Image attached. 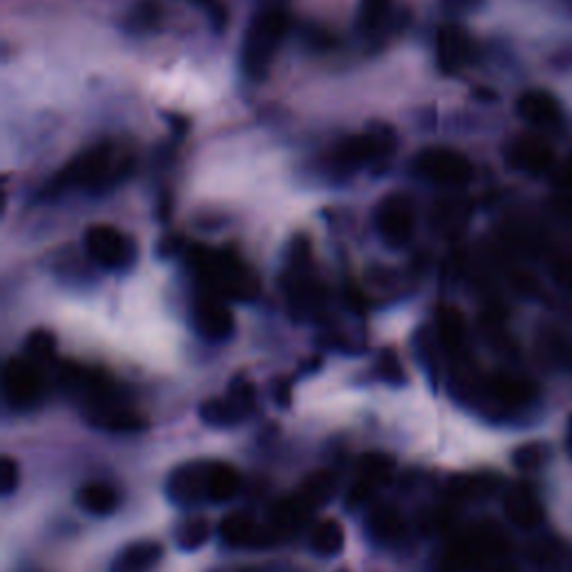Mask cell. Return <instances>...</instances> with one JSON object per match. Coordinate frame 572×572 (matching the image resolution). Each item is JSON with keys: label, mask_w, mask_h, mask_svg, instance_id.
<instances>
[{"label": "cell", "mask_w": 572, "mask_h": 572, "mask_svg": "<svg viewBox=\"0 0 572 572\" xmlns=\"http://www.w3.org/2000/svg\"><path fill=\"white\" fill-rule=\"evenodd\" d=\"M508 537L501 526L492 521L476 523L470 532L454 546V559L465 568H476L485 561L503 557L508 552Z\"/></svg>", "instance_id": "cell-7"}, {"label": "cell", "mask_w": 572, "mask_h": 572, "mask_svg": "<svg viewBox=\"0 0 572 572\" xmlns=\"http://www.w3.org/2000/svg\"><path fill=\"white\" fill-rule=\"evenodd\" d=\"M394 467H396L394 459L385 452L362 454L358 461V481L354 485V490L349 492V505L367 501L371 497V492H374V488L389 481Z\"/></svg>", "instance_id": "cell-11"}, {"label": "cell", "mask_w": 572, "mask_h": 572, "mask_svg": "<svg viewBox=\"0 0 572 572\" xmlns=\"http://www.w3.org/2000/svg\"><path fill=\"white\" fill-rule=\"evenodd\" d=\"M503 510L514 526L521 530H535L543 521V505L528 485H514L503 499Z\"/></svg>", "instance_id": "cell-14"}, {"label": "cell", "mask_w": 572, "mask_h": 572, "mask_svg": "<svg viewBox=\"0 0 572 572\" xmlns=\"http://www.w3.org/2000/svg\"><path fill=\"white\" fill-rule=\"evenodd\" d=\"M483 0H443L445 12L450 14H470L481 7Z\"/></svg>", "instance_id": "cell-37"}, {"label": "cell", "mask_w": 572, "mask_h": 572, "mask_svg": "<svg viewBox=\"0 0 572 572\" xmlns=\"http://www.w3.org/2000/svg\"><path fill=\"white\" fill-rule=\"evenodd\" d=\"M309 510L304 508L298 497L291 499H280L278 503L271 508V530L275 537H284V535H293L295 530H300V526L304 523V519L309 517Z\"/></svg>", "instance_id": "cell-25"}, {"label": "cell", "mask_w": 572, "mask_h": 572, "mask_svg": "<svg viewBox=\"0 0 572 572\" xmlns=\"http://www.w3.org/2000/svg\"><path fill=\"white\" fill-rule=\"evenodd\" d=\"M199 273L217 293H224L228 298L253 300L260 291V284L249 266L226 251H204L199 260Z\"/></svg>", "instance_id": "cell-2"}, {"label": "cell", "mask_w": 572, "mask_h": 572, "mask_svg": "<svg viewBox=\"0 0 572 572\" xmlns=\"http://www.w3.org/2000/svg\"><path fill=\"white\" fill-rule=\"evenodd\" d=\"M392 12V0H360L358 3V30L365 36H374L383 30Z\"/></svg>", "instance_id": "cell-28"}, {"label": "cell", "mask_w": 572, "mask_h": 572, "mask_svg": "<svg viewBox=\"0 0 572 572\" xmlns=\"http://www.w3.org/2000/svg\"><path fill=\"white\" fill-rule=\"evenodd\" d=\"M557 184L566 190H572V159H568L557 173Z\"/></svg>", "instance_id": "cell-39"}, {"label": "cell", "mask_w": 572, "mask_h": 572, "mask_svg": "<svg viewBox=\"0 0 572 572\" xmlns=\"http://www.w3.org/2000/svg\"><path fill=\"white\" fill-rule=\"evenodd\" d=\"M25 351H27V356H30L32 362L50 360L54 356V351H56V338L52 336L50 331L38 329V331L32 333L30 338H27Z\"/></svg>", "instance_id": "cell-32"}, {"label": "cell", "mask_w": 572, "mask_h": 572, "mask_svg": "<svg viewBox=\"0 0 572 572\" xmlns=\"http://www.w3.org/2000/svg\"><path fill=\"white\" fill-rule=\"evenodd\" d=\"M485 394H488L492 403L499 405L501 409L517 412V409L528 407L532 400L537 398V387L526 378L499 374L488 380V385H485Z\"/></svg>", "instance_id": "cell-13"}, {"label": "cell", "mask_w": 572, "mask_h": 572, "mask_svg": "<svg viewBox=\"0 0 572 572\" xmlns=\"http://www.w3.org/2000/svg\"><path fill=\"white\" fill-rule=\"evenodd\" d=\"M414 173L436 186L459 188L474 177L470 159L450 148H427L414 159Z\"/></svg>", "instance_id": "cell-5"}, {"label": "cell", "mask_w": 572, "mask_h": 572, "mask_svg": "<svg viewBox=\"0 0 572 572\" xmlns=\"http://www.w3.org/2000/svg\"><path fill=\"white\" fill-rule=\"evenodd\" d=\"M126 168V164L114 161V150L110 143H99L90 150H83L79 157H74L68 166L61 170L56 186L63 188H106L117 175Z\"/></svg>", "instance_id": "cell-3"}, {"label": "cell", "mask_w": 572, "mask_h": 572, "mask_svg": "<svg viewBox=\"0 0 572 572\" xmlns=\"http://www.w3.org/2000/svg\"><path fill=\"white\" fill-rule=\"evenodd\" d=\"M161 557H164V548L157 541H135L119 550V555L112 559L110 572H150Z\"/></svg>", "instance_id": "cell-18"}, {"label": "cell", "mask_w": 572, "mask_h": 572, "mask_svg": "<svg viewBox=\"0 0 572 572\" xmlns=\"http://www.w3.org/2000/svg\"><path fill=\"white\" fill-rule=\"evenodd\" d=\"M336 490H338L336 474L329 470H318V472H311L307 479H304L295 497L300 499V503L309 512H316L318 508L327 505L333 497H336Z\"/></svg>", "instance_id": "cell-20"}, {"label": "cell", "mask_w": 572, "mask_h": 572, "mask_svg": "<svg viewBox=\"0 0 572 572\" xmlns=\"http://www.w3.org/2000/svg\"><path fill=\"white\" fill-rule=\"evenodd\" d=\"M249 414L246 409L237 403V400L228 394L226 398H208L199 407V416L202 421L211 427H233Z\"/></svg>", "instance_id": "cell-24"}, {"label": "cell", "mask_w": 572, "mask_h": 572, "mask_svg": "<svg viewBox=\"0 0 572 572\" xmlns=\"http://www.w3.org/2000/svg\"><path fill=\"white\" fill-rule=\"evenodd\" d=\"M378 374L383 380L392 385H403L405 383V371L400 367V360L394 351H383V356L378 360Z\"/></svg>", "instance_id": "cell-35"}, {"label": "cell", "mask_w": 572, "mask_h": 572, "mask_svg": "<svg viewBox=\"0 0 572 572\" xmlns=\"http://www.w3.org/2000/svg\"><path fill=\"white\" fill-rule=\"evenodd\" d=\"M552 273H555V280L561 286H566V289L572 291V260L570 257H566V260H559L555 264V269H552Z\"/></svg>", "instance_id": "cell-38"}, {"label": "cell", "mask_w": 572, "mask_h": 572, "mask_svg": "<svg viewBox=\"0 0 572 572\" xmlns=\"http://www.w3.org/2000/svg\"><path fill=\"white\" fill-rule=\"evenodd\" d=\"M219 539L231 548H266L275 541L271 528H264L246 512L226 514L219 523Z\"/></svg>", "instance_id": "cell-10"}, {"label": "cell", "mask_w": 572, "mask_h": 572, "mask_svg": "<svg viewBox=\"0 0 572 572\" xmlns=\"http://www.w3.org/2000/svg\"><path fill=\"white\" fill-rule=\"evenodd\" d=\"M3 392L5 400L18 412L34 409L45 394V383L41 371L32 360L9 358L3 369Z\"/></svg>", "instance_id": "cell-6"}, {"label": "cell", "mask_w": 572, "mask_h": 572, "mask_svg": "<svg viewBox=\"0 0 572 572\" xmlns=\"http://www.w3.org/2000/svg\"><path fill=\"white\" fill-rule=\"evenodd\" d=\"M517 112L523 121H528L535 128H552L561 121V108L557 99L543 90H530L521 94Z\"/></svg>", "instance_id": "cell-17"}, {"label": "cell", "mask_w": 572, "mask_h": 572, "mask_svg": "<svg viewBox=\"0 0 572 572\" xmlns=\"http://www.w3.org/2000/svg\"><path fill=\"white\" fill-rule=\"evenodd\" d=\"M190 3H195V5H202V7H206L208 12H215L213 7H217V9H222L217 5V0H190Z\"/></svg>", "instance_id": "cell-40"}, {"label": "cell", "mask_w": 572, "mask_h": 572, "mask_svg": "<svg viewBox=\"0 0 572 572\" xmlns=\"http://www.w3.org/2000/svg\"><path fill=\"white\" fill-rule=\"evenodd\" d=\"M438 320H441L443 345L450 351H456L463 345V338H465V322L461 318V313L452 307H447L441 311V318Z\"/></svg>", "instance_id": "cell-31"}, {"label": "cell", "mask_w": 572, "mask_h": 572, "mask_svg": "<svg viewBox=\"0 0 572 572\" xmlns=\"http://www.w3.org/2000/svg\"><path fill=\"white\" fill-rule=\"evenodd\" d=\"M175 539L181 550L193 552L197 548H202L204 543L211 539V523L204 517H188L177 526Z\"/></svg>", "instance_id": "cell-29"}, {"label": "cell", "mask_w": 572, "mask_h": 572, "mask_svg": "<svg viewBox=\"0 0 572 572\" xmlns=\"http://www.w3.org/2000/svg\"><path fill=\"white\" fill-rule=\"evenodd\" d=\"M159 16H161L159 5L152 3V0H143V3H139L135 9H132L128 25H130V30L146 32L150 30V27H155L159 23Z\"/></svg>", "instance_id": "cell-33"}, {"label": "cell", "mask_w": 572, "mask_h": 572, "mask_svg": "<svg viewBox=\"0 0 572 572\" xmlns=\"http://www.w3.org/2000/svg\"><path fill=\"white\" fill-rule=\"evenodd\" d=\"M242 488L240 472L233 465L211 463L208 465V501L226 503Z\"/></svg>", "instance_id": "cell-23"}, {"label": "cell", "mask_w": 572, "mask_h": 572, "mask_svg": "<svg viewBox=\"0 0 572 572\" xmlns=\"http://www.w3.org/2000/svg\"><path fill=\"white\" fill-rule=\"evenodd\" d=\"M309 546L318 557H336L345 548V528L336 519H324L311 530Z\"/></svg>", "instance_id": "cell-26"}, {"label": "cell", "mask_w": 572, "mask_h": 572, "mask_svg": "<svg viewBox=\"0 0 572 572\" xmlns=\"http://www.w3.org/2000/svg\"><path fill=\"white\" fill-rule=\"evenodd\" d=\"M376 231L389 246H405L414 233V208L403 195L385 197L376 208Z\"/></svg>", "instance_id": "cell-8"}, {"label": "cell", "mask_w": 572, "mask_h": 572, "mask_svg": "<svg viewBox=\"0 0 572 572\" xmlns=\"http://www.w3.org/2000/svg\"><path fill=\"white\" fill-rule=\"evenodd\" d=\"M510 161L514 168L530 175H541L552 166L555 155L546 141L539 137H523L510 148Z\"/></svg>", "instance_id": "cell-16"}, {"label": "cell", "mask_w": 572, "mask_h": 572, "mask_svg": "<svg viewBox=\"0 0 572 572\" xmlns=\"http://www.w3.org/2000/svg\"><path fill=\"white\" fill-rule=\"evenodd\" d=\"M514 465L519 467L521 472H535L539 467L546 463V450L539 443H528V445H521L517 452L512 456Z\"/></svg>", "instance_id": "cell-34"}, {"label": "cell", "mask_w": 572, "mask_h": 572, "mask_svg": "<svg viewBox=\"0 0 572 572\" xmlns=\"http://www.w3.org/2000/svg\"><path fill=\"white\" fill-rule=\"evenodd\" d=\"M208 465L211 463H186L170 474L166 494L179 508H193L208 501Z\"/></svg>", "instance_id": "cell-9"}, {"label": "cell", "mask_w": 572, "mask_h": 572, "mask_svg": "<svg viewBox=\"0 0 572 572\" xmlns=\"http://www.w3.org/2000/svg\"><path fill=\"white\" fill-rule=\"evenodd\" d=\"M541 351L548 362L555 367L570 369L572 367V340L561 336V333H546L541 340Z\"/></svg>", "instance_id": "cell-30"}, {"label": "cell", "mask_w": 572, "mask_h": 572, "mask_svg": "<svg viewBox=\"0 0 572 572\" xmlns=\"http://www.w3.org/2000/svg\"><path fill=\"white\" fill-rule=\"evenodd\" d=\"M568 441H570V447H572V418H570V429H568Z\"/></svg>", "instance_id": "cell-41"}, {"label": "cell", "mask_w": 572, "mask_h": 572, "mask_svg": "<svg viewBox=\"0 0 572 572\" xmlns=\"http://www.w3.org/2000/svg\"><path fill=\"white\" fill-rule=\"evenodd\" d=\"M499 479L490 472L479 474H461L452 481V490L461 499H485L497 490Z\"/></svg>", "instance_id": "cell-27"}, {"label": "cell", "mask_w": 572, "mask_h": 572, "mask_svg": "<svg viewBox=\"0 0 572 572\" xmlns=\"http://www.w3.org/2000/svg\"><path fill=\"white\" fill-rule=\"evenodd\" d=\"M18 463L12 459V456H3L0 459V490H3V497H9L16 488H18Z\"/></svg>", "instance_id": "cell-36"}, {"label": "cell", "mask_w": 572, "mask_h": 572, "mask_svg": "<svg viewBox=\"0 0 572 572\" xmlns=\"http://www.w3.org/2000/svg\"><path fill=\"white\" fill-rule=\"evenodd\" d=\"M85 412H88V423L108 432H141L148 425L146 418L139 416L135 409L121 405L117 398L85 407Z\"/></svg>", "instance_id": "cell-12"}, {"label": "cell", "mask_w": 572, "mask_h": 572, "mask_svg": "<svg viewBox=\"0 0 572 572\" xmlns=\"http://www.w3.org/2000/svg\"><path fill=\"white\" fill-rule=\"evenodd\" d=\"M195 329L211 342H224L233 336L235 322L231 311L215 298H204L195 307Z\"/></svg>", "instance_id": "cell-15"}, {"label": "cell", "mask_w": 572, "mask_h": 572, "mask_svg": "<svg viewBox=\"0 0 572 572\" xmlns=\"http://www.w3.org/2000/svg\"><path fill=\"white\" fill-rule=\"evenodd\" d=\"M470 54V41L467 36L456 30V27H445L438 34V61H441L445 72H456L463 68Z\"/></svg>", "instance_id": "cell-22"}, {"label": "cell", "mask_w": 572, "mask_h": 572, "mask_svg": "<svg viewBox=\"0 0 572 572\" xmlns=\"http://www.w3.org/2000/svg\"><path fill=\"white\" fill-rule=\"evenodd\" d=\"M369 537L378 541L380 546H394L396 541L405 537L407 523L405 517L392 505H378L376 510L369 512L367 519Z\"/></svg>", "instance_id": "cell-19"}, {"label": "cell", "mask_w": 572, "mask_h": 572, "mask_svg": "<svg viewBox=\"0 0 572 572\" xmlns=\"http://www.w3.org/2000/svg\"><path fill=\"white\" fill-rule=\"evenodd\" d=\"M76 503H79L83 512L92 514V517H108V514L119 508V494L108 483L92 481L85 483L76 492Z\"/></svg>", "instance_id": "cell-21"}, {"label": "cell", "mask_w": 572, "mask_h": 572, "mask_svg": "<svg viewBox=\"0 0 572 572\" xmlns=\"http://www.w3.org/2000/svg\"><path fill=\"white\" fill-rule=\"evenodd\" d=\"M289 30V16L278 7H266L253 16L242 43V68L246 76L262 81Z\"/></svg>", "instance_id": "cell-1"}, {"label": "cell", "mask_w": 572, "mask_h": 572, "mask_svg": "<svg viewBox=\"0 0 572 572\" xmlns=\"http://www.w3.org/2000/svg\"><path fill=\"white\" fill-rule=\"evenodd\" d=\"M85 251L108 271H126L137 260L135 242L110 224H97L85 231Z\"/></svg>", "instance_id": "cell-4"}]
</instances>
